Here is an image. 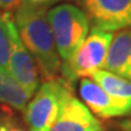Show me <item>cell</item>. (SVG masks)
Segmentation results:
<instances>
[{
	"label": "cell",
	"mask_w": 131,
	"mask_h": 131,
	"mask_svg": "<svg viewBox=\"0 0 131 131\" xmlns=\"http://www.w3.org/2000/svg\"><path fill=\"white\" fill-rule=\"evenodd\" d=\"M113 34L92 27L89 35L70 60L61 66L66 83H73L79 78H89L95 72L103 69Z\"/></svg>",
	"instance_id": "277c9868"
},
{
	"label": "cell",
	"mask_w": 131,
	"mask_h": 131,
	"mask_svg": "<svg viewBox=\"0 0 131 131\" xmlns=\"http://www.w3.org/2000/svg\"><path fill=\"white\" fill-rule=\"evenodd\" d=\"M79 94L84 104L91 113L101 119L124 117L122 111L114 103L109 95L91 78H83L80 80Z\"/></svg>",
	"instance_id": "9c48e42d"
},
{
	"label": "cell",
	"mask_w": 131,
	"mask_h": 131,
	"mask_svg": "<svg viewBox=\"0 0 131 131\" xmlns=\"http://www.w3.org/2000/svg\"><path fill=\"white\" fill-rule=\"evenodd\" d=\"M95 28L106 32L131 29V0H80Z\"/></svg>",
	"instance_id": "8992f818"
},
{
	"label": "cell",
	"mask_w": 131,
	"mask_h": 131,
	"mask_svg": "<svg viewBox=\"0 0 131 131\" xmlns=\"http://www.w3.org/2000/svg\"><path fill=\"white\" fill-rule=\"evenodd\" d=\"M102 88L122 111L123 115L131 114V81L104 69L95 72L90 77Z\"/></svg>",
	"instance_id": "30bf717a"
},
{
	"label": "cell",
	"mask_w": 131,
	"mask_h": 131,
	"mask_svg": "<svg viewBox=\"0 0 131 131\" xmlns=\"http://www.w3.org/2000/svg\"><path fill=\"white\" fill-rule=\"evenodd\" d=\"M29 98L30 96L9 72L0 69V103H5L17 111H24Z\"/></svg>",
	"instance_id": "8fae6325"
},
{
	"label": "cell",
	"mask_w": 131,
	"mask_h": 131,
	"mask_svg": "<svg viewBox=\"0 0 131 131\" xmlns=\"http://www.w3.org/2000/svg\"><path fill=\"white\" fill-rule=\"evenodd\" d=\"M15 24L42 77L46 81L56 80L62 63L47 19L46 7H38L22 1L16 9Z\"/></svg>",
	"instance_id": "6da1fadb"
},
{
	"label": "cell",
	"mask_w": 131,
	"mask_h": 131,
	"mask_svg": "<svg viewBox=\"0 0 131 131\" xmlns=\"http://www.w3.org/2000/svg\"><path fill=\"white\" fill-rule=\"evenodd\" d=\"M22 1L29 5H33V6H38V7H46V6L56 3L58 0H22Z\"/></svg>",
	"instance_id": "9a60e30c"
},
{
	"label": "cell",
	"mask_w": 131,
	"mask_h": 131,
	"mask_svg": "<svg viewBox=\"0 0 131 131\" xmlns=\"http://www.w3.org/2000/svg\"><path fill=\"white\" fill-rule=\"evenodd\" d=\"M98 119L73 95L67 98L60 117L50 131H101Z\"/></svg>",
	"instance_id": "52a82bcc"
},
{
	"label": "cell",
	"mask_w": 131,
	"mask_h": 131,
	"mask_svg": "<svg viewBox=\"0 0 131 131\" xmlns=\"http://www.w3.org/2000/svg\"><path fill=\"white\" fill-rule=\"evenodd\" d=\"M119 126L123 131H131V119H126L119 123Z\"/></svg>",
	"instance_id": "2e32d148"
},
{
	"label": "cell",
	"mask_w": 131,
	"mask_h": 131,
	"mask_svg": "<svg viewBox=\"0 0 131 131\" xmlns=\"http://www.w3.org/2000/svg\"><path fill=\"white\" fill-rule=\"evenodd\" d=\"M0 131H24L21 126L10 119H0Z\"/></svg>",
	"instance_id": "4fadbf2b"
},
{
	"label": "cell",
	"mask_w": 131,
	"mask_h": 131,
	"mask_svg": "<svg viewBox=\"0 0 131 131\" xmlns=\"http://www.w3.org/2000/svg\"><path fill=\"white\" fill-rule=\"evenodd\" d=\"M9 29L11 37V53L7 72L32 97L39 88V68L35 60L21 40L12 16L9 18Z\"/></svg>",
	"instance_id": "5b68a950"
},
{
	"label": "cell",
	"mask_w": 131,
	"mask_h": 131,
	"mask_svg": "<svg viewBox=\"0 0 131 131\" xmlns=\"http://www.w3.org/2000/svg\"><path fill=\"white\" fill-rule=\"evenodd\" d=\"M103 69L131 81V29H123L113 35Z\"/></svg>",
	"instance_id": "ba28073f"
},
{
	"label": "cell",
	"mask_w": 131,
	"mask_h": 131,
	"mask_svg": "<svg viewBox=\"0 0 131 131\" xmlns=\"http://www.w3.org/2000/svg\"><path fill=\"white\" fill-rule=\"evenodd\" d=\"M22 0H0V10H5V12H9L10 10L17 9Z\"/></svg>",
	"instance_id": "5bb4252c"
},
{
	"label": "cell",
	"mask_w": 131,
	"mask_h": 131,
	"mask_svg": "<svg viewBox=\"0 0 131 131\" xmlns=\"http://www.w3.org/2000/svg\"><path fill=\"white\" fill-rule=\"evenodd\" d=\"M72 92L66 81L50 80L38 88L24 108V120L29 131H50L61 114Z\"/></svg>",
	"instance_id": "3957f363"
},
{
	"label": "cell",
	"mask_w": 131,
	"mask_h": 131,
	"mask_svg": "<svg viewBox=\"0 0 131 131\" xmlns=\"http://www.w3.org/2000/svg\"><path fill=\"white\" fill-rule=\"evenodd\" d=\"M10 12H0V69L9 68V60L11 53V37L9 29Z\"/></svg>",
	"instance_id": "7c38bea8"
},
{
	"label": "cell",
	"mask_w": 131,
	"mask_h": 131,
	"mask_svg": "<svg viewBox=\"0 0 131 131\" xmlns=\"http://www.w3.org/2000/svg\"><path fill=\"white\" fill-rule=\"evenodd\" d=\"M57 52L63 62L70 60L90 32V21L83 10L72 4H61L47 12Z\"/></svg>",
	"instance_id": "7a4b0ae2"
}]
</instances>
